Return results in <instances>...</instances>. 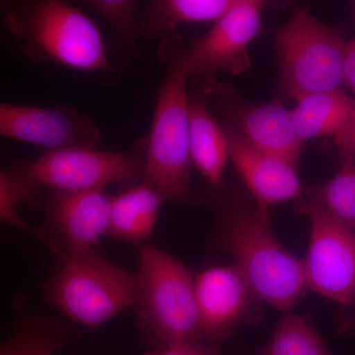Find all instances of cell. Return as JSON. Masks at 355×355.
Listing matches in <instances>:
<instances>
[{"label": "cell", "mask_w": 355, "mask_h": 355, "mask_svg": "<svg viewBox=\"0 0 355 355\" xmlns=\"http://www.w3.org/2000/svg\"><path fill=\"white\" fill-rule=\"evenodd\" d=\"M6 26L36 64L60 65L118 83L121 69L111 62L99 26L74 4L62 0L4 1Z\"/></svg>", "instance_id": "obj_1"}, {"label": "cell", "mask_w": 355, "mask_h": 355, "mask_svg": "<svg viewBox=\"0 0 355 355\" xmlns=\"http://www.w3.org/2000/svg\"><path fill=\"white\" fill-rule=\"evenodd\" d=\"M237 0H153L139 18L140 37L147 41L169 36L179 26L216 22Z\"/></svg>", "instance_id": "obj_18"}, {"label": "cell", "mask_w": 355, "mask_h": 355, "mask_svg": "<svg viewBox=\"0 0 355 355\" xmlns=\"http://www.w3.org/2000/svg\"><path fill=\"white\" fill-rule=\"evenodd\" d=\"M334 140L345 161L355 163V100L349 118Z\"/></svg>", "instance_id": "obj_24"}, {"label": "cell", "mask_w": 355, "mask_h": 355, "mask_svg": "<svg viewBox=\"0 0 355 355\" xmlns=\"http://www.w3.org/2000/svg\"><path fill=\"white\" fill-rule=\"evenodd\" d=\"M196 300L202 338H220L246 316L256 300L239 268L214 266L195 277Z\"/></svg>", "instance_id": "obj_14"}, {"label": "cell", "mask_w": 355, "mask_h": 355, "mask_svg": "<svg viewBox=\"0 0 355 355\" xmlns=\"http://www.w3.org/2000/svg\"><path fill=\"white\" fill-rule=\"evenodd\" d=\"M190 154L191 164L202 173L210 186L221 189L229 160L225 132L210 112L207 94L191 89Z\"/></svg>", "instance_id": "obj_15"}, {"label": "cell", "mask_w": 355, "mask_h": 355, "mask_svg": "<svg viewBox=\"0 0 355 355\" xmlns=\"http://www.w3.org/2000/svg\"><path fill=\"white\" fill-rule=\"evenodd\" d=\"M62 259L64 263L44 284V297L74 322L97 328L137 305V273L93 252Z\"/></svg>", "instance_id": "obj_5"}, {"label": "cell", "mask_w": 355, "mask_h": 355, "mask_svg": "<svg viewBox=\"0 0 355 355\" xmlns=\"http://www.w3.org/2000/svg\"><path fill=\"white\" fill-rule=\"evenodd\" d=\"M266 355H331L323 338L302 317L286 312L275 327Z\"/></svg>", "instance_id": "obj_22"}, {"label": "cell", "mask_w": 355, "mask_h": 355, "mask_svg": "<svg viewBox=\"0 0 355 355\" xmlns=\"http://www.w3.org/2000/svg\"><path fill=\"white\" fill-rule=\"evenodd\" d=\"M147 139L141 137L125 153L97 147L53 149L36 160L14 163L21 177L42 193L104 191L114 183L135 184L146 179Z\"/></svg>", "instance_id": "obj_7"}, {"label": "cell", "mask_w": 355, "mask_h": 355, "mask_svg": "<svg viewBox=\"0 0 355 355\" xmlns=\"http://www.w3.org/2000/svg\"><path fill=\"white\" fill-rule=\"evenodd\" d=\"M44 355H55V354H53V352H50V354H44Z\"/></svg>", "instance_id": "obj_28"}, {"label": "cell", "mask_w": 355, "mask_h": 355, "mask_svg": "<svg viewBox=\"0 0 355 355\" xmlns=\"http://www.w3.org/2000/svg\"><path fill=\"white\" fill-rule=\"evenodd\" d=\"M222 128L227 140L229 159L261 212L270 214L273 205L303 197L305 189L297 167L256 148L228 123Z\"/></svg>", "instance_id": "obj_12"}, {"label": "cell", "mask_w": 355, "mask_h": 355, "mask_svg": "<svg viewBox=\"0 0 355 355\" xmlns=\"http://www.w3.org/2000/svg\"><path fill=\"white\" fill-rule=\"evenodd\" d=\"M354 7H355V2H354Z\"/></svg>", "instance_id": "obj_29"}, {"label": "cell", "mask_w": 355, "mask_h": 355, "mask_svg": "<svg viewBox=\"0 0 355 355\" xmlns=\"http://www.w3.org/2000/svg\"><path fill=\"white\" fill-rule=\"evenodd\" d=\"M355 95V37L347 41L343 62V86Z\"/></svg>", "instance_id": "obj_26"}, {"label": "cell", "mask_w": 355, "mask_h": 355, "mask_svg": "<svg viewBox=\"0 0 355 355\" xmlns=\"http://www.w3.org/2000/svg\"><path fill=\"white\" fill-rule=\"evenodd\" d=\"M13 330L0 343V355H44L76 342L79 333L55 316L30 310L24 297L14 303Z\"/></svg>", "instance_id": "obj_16"}, {"label": "cell", "mask_w": 355, "mask_h": 355, "mask_svg": "<svg viewBox=\"0 0 355 355\" xmlns=\"http://www.w3.org/2000/svg\"><path fill=\"white\" fill-rule=\"evenodd\" d=\"M77 3L87 7L112 28L121 51V67L125 69L139 53L137 2L135 0H83Z\"/></svg>", "instance_id": "obj_21"}, {"label": "cell", "mask_w": 355, "mask_h": 355, "mask_svg": "<svg viewBox=\"0 0 355 355\" xmlns=\"http://www.w3.org/2000/svg\"><path fill=\"white\" fill-rule=\"evenodd\" d=\"M305 193L306 200L321 205L355 232V163L345 161L330 181Z\"/></svg>", "instance_id": "obj_23"}, {"label": "cell", "mask_w": 355, "mask_h": 355, "mask_svg": "<svg viewBox=\"0 0 355 355\" xmlns=\"http://www.w3.org/2000/svg\"><path fill=\"white\" fill-rule=\"evenodd\" d=\"M165 200L146 178L132 184L112 198L107 235L121 241H144L153 232Z\"/></svg>", "instance_id": "obj_17"}, {"label": "cell", "mask_w": 355, "mask_h": 355, "mask_svg": "<svg viewBox=\"0 0 355 355\" xmlns=\"http://www.w3.org/2000/svg\"><path fill=\"white\" fill-rule=\"evenodd\" d=\"M112 198L104 191H55L42 205L64 241V254L84 256L107 235Z\"/></svg>", "instance_id": "obj_13"}, {"label": "cell", "mask_w": 355, "mask_h": 355, "mask_svg": "<svg viewBox=\"0 0 355 355\" xmlns=\"http://www.w3.org/2000/svg\"><path fill=\"white\" fill-rule=\"evenodd\" d=\"M193 39L169 35L161 39L157 60L164 69L158 87L146 178L166 200L184 202L191 195L190 78Z\"/></svg>", "instance_id": "obj_2"}, {"label": "cell", "mask_w": 355, "mask_h": 355, "mask_svg": "<svg viewBox=\"0 0 355 355\" xmlns=\"http://www.w3.org/2000/svg\"><path fill=\"white\" fill-rule=\"evenodd\" d=\"M140 321L161 347L202 338L195 277L181 261L158 248L144 245L137 272Z\"/></svg>", "instance_id": "obj_4"}, {"label": "cell", "mask_w": 355, "mask_h": 355, "mask_svg": "<svg viewBox=\"0 0 355 355\" xmlns=\"http://www.w3.org/2000/svg\"><path fill=\"white\" fill-rule=\"evenodd\" d=\"M4 6V1H0V11H2V9H3Z\"/></svg>", "instance_id": "obj_27"}, {"label": "cell", "mask_w": 355, "mask_h": 355, "mask_svg": "<svg viewBox=\"0 0 355 355\" xmlns=\"http://www.w3.org/2000/svg\"><path fill=\"white\" fill-rule=\"evenodd\" d=\"M345 44L340 30L308 9H294L275 34L280 94L296 101L312 93L342 90Z\"/></svg>", "instance_id": "obj_6"}, {"label": "cell", "mask_w": 355, "mask_h": 355, "mask_svg": "<svg viewBox=\"0 0 355 355\" xmlns=\"http://www.w3.org/2000/svg\"><path fill=\"white\" fill-rule=\"evenodd\" d=\"M354 100L343 90L312 93L296 100L292 123L301 144L313 139L335 137L343 127Z\"/></svg>", "instance_id": "obj_19"}, {"label": "cell", "mask_w": 355, "mask_h": 355, "mask_svg": "<svg viewBox=\"0 0 355 355\" xmlns=\"http://www.w3.org/2000/svg\"><path fill=\"white\" fill-rule=\"evenodd\" d=\"M207 101L249 144L298 168L302 144L299 141L291 111L282 101L254 103L244 99L235 88L214 84L205 91Z\"/></svg>", "instance_id": "obj_10"}, {"label": "cell", "mask_w": 355, "mask_h": 355, "mask_svg": "<svg viewBox=\"0 0 355 355\" xmlns=\"http://www.w3.org/2000/svg\"><path fill=\"white\" fill-rule=\"evenodd\" d=\"M0 135L46 147H98L101 132L94 121L70 104L24 106L0 102Z\"/></svg>", "instance_id": "obj_11"}, {"label": "cell", "mask_w": 355, "mask_h": 355, "mask_svg": "<svg viewBox=\"0 0 355 355\" xmlns=\"http://www.w3.org/2000/svg\"><path fill=\"white\" fill-rule=\"evenodd\" d=\"M221 242L246 279L256 300L277 309L293 307L307 288L302 259L277 239L270 221L254 202L226 205Z\"/></svg>", "instance_id": "obj_3"}, {"label": "cell", "mask_w": 355, "mask_h": 355, "mask_svg": "<svg viewBox=\"0 0 355 355\" xmlns=\"http://www.w3.org/2000/svg\"><path fill=\"white\" fill-rule=\"evenodd\" d=\"M299 210L310 217L309 243L302 259L307 288L349 304L355 299V232L316 202L302 200Z\"/></svg>", "instance_id": "obj_8"}, {"label": "cell", "mask_w": 355, "mask_h": 355, "mask_svg": "<svg viewBox=\"0 0 355 355\" xmlns=\"http://www.w3.org/2000/svg\"><path fill=\"white\" fill-rule=\"evenodd\" d=\"M268 4L263 0H237L205 36L193 39L191 89L205 91L216 83L221 72L239 76L251 69L249 46L261 31Z\"/></svg>", "instance_id": "obj_9"}, {"label": "cell", "mask_w": 355, "mask_h": 355, "mask_svg": "<svg viewBox=\"0 0 355 355\" xmlns=\"http://www.w3.org/2000/svg\"><path fill=\"white\" fill-rule=\"evenodd\" d=\"M147 355H224L216 347L202 342L163 345Z\"/></svg>", "instance_id": "obj_25"}, {"label": "cell", "mask_w": 355, "mask_h": 355, "mask_svg": "<svg viewBox=\"0 0 355 355\" xmlns=\"http://www.w3.org/2000/svg\"><path fill=\"white\" fill-rule=\"evenodd\" d=\"M20 205L38 209L42 195L25 182L13 166L8 171L0 169V223L22 231L53 251L55 244L25 220L19 211Z\"/></svg>", "instance_id": "obj_20"}]
</instances>
